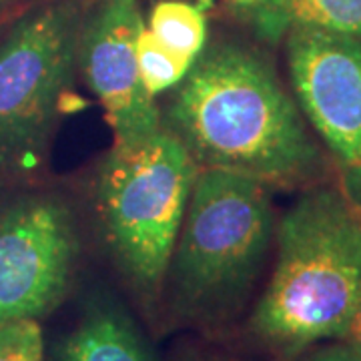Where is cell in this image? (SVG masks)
<instances>
[{
  "instance_id": "1",
  "label": "cell",
  "mask_w": 361,
  "mask_h": 361,
  "mask_svg": "<svg viewBox=\"0 0 361 361\" xmlns=\"http://www.w3.org/2000/svg\"><path fill=\"white\" fill-rule=\"evenodd\" d=\"M161 127L199 169H225L265 185L322 175L323 157L265 54L221 40L195 59L171 97Z\"/></svg>"
},
{
  "instance_id": "2",
  "label": "cell",
  "mask_w": 361,
  "mask_h": 361,
  "mask_svg": "<svg viewBox=\"0 0 361 361\" xmlns=\"http://www.w3.org/2000/svg\"><path fill=\"white\" fill-rule=\"evenodd\" d=\"M277 259L249 327L283 355L343 339L361 299V209L341 189L315 187L275 229Z\"/></svg>"
},
{
  "instance_id": "3",
  "label": "cell",
  "mask_w": 361,
  "mask_h": 361,
  "mask_svg": "<svg viewBox=\"0 0 361 361\" xmlns=\"http://www.w3.org/2000/svg\"><path fill=\"white\" fill-rule=\"evenodd\" d=\"M275 237L263 180L225 169H199L169 263L173 303L183 317L217 319L257 279Z\"/></svg>"
},
{
  "instance_id": "4",
  "label": "cell",
  "mask_w": 361,
  "mask_h": 361,
  "mask_svg": "<svg viewBox=\"0 0 361 361\" xmlns=\"http://www.w3.org/2000/svg\"><path fill=\"white\" fill-rule=\"evenodd\" d=\"M197 171L165 129L139 145H115L99 167L97 209L106 245L145 303L163 291Z\"/></svg>"
},
{
  "instance_id": "5",
  "label": "cell",
  "mask_w": 361,
  "mask_h": 361,
  "mask_svg": "<svg viewBox=\"0 0 361 361\" xmlns=\"http://www.w3.org/2000/svg\"><path fill=\"white\" fill-rule=\"evenodd\" d=\"M82 11L59 0L25 16L0 42V175L37 171L78 68Z\"/></svg>"
},
{
  "instance_id": "6",
  "label": "cell",
  "mask_w": 361,
  "mask_h": 361,
  "mask_svg": "<svg viewBox=\"0 0 361 361\" xmlns=\"http://www.w3.org/2000/svg\"><path fill=\"white\" fill-rule=\"evenodd\" d=\"M78 257L71 207L30 195L0 213V322L39 319L61 303Z\"/></svg>"
},
{
  "instance_id": "7",
  "label": "cell",
  "mask_w": 361,
  "mask_h": 361,
  "mask_svg": "<svg viewBox=\"0 0 361 361\" xmlns=\"http://www.w3.org/2000/svg\"><path fill=\"white\" fill-rule=\"evenodd\" d=\"M142 28L135 0H101L82 16L78 35V68L103 104L118 147L149 141L163 129L155 97L139 73L137 39Z\"/></svg>"
},
{
  "instance_id": "8",
  "label": "cell",
  "mask_w": 361,
  "mask_h": 361,
  "mask_svg": "<svg viewBox=\"0 0 361 361\" xmlns=\"http://www.w3.org/2000/svg\"><path fill=\"white\" fill-rule=\"evenodd\" d=\"M285 39L301 111L343 171L361 169V40L315 26Z\"/></svg>"
},
{
  "instance_id": "9",
  "label": "cell",
  "mask_w": 361,
  "mask_h": 361,
  "mask_svg": "<svg viewBox=\"0 0 361 361\" xmlns=\"http://www.w3.org/2000/svg\"><path fill=\"white\" fill-rule=\"evenodd\" d=\"M251 23L265 40H279L293 26H315L361 40V0H253Z\"/></svg>"
},
{
  "instance_id": "10",
  "label": "cell",
  "mask_w": 361,
  "mask_h": 361,
  "mask_svg": "<svg viewBox=\"0 0 361 361\" xmlns=\"http://www.w3.org/2000/svg\"><path fill=\"white\" fill-rule=\"evenodd\" d=\"M61 361H155L123 311L101 305L63 339Z\"/></svg>"
},
{
  "instance_id": "11",
  "label": "cell",
  "mask_w": 361,
  "mask_h": 361,
  "mask_svg": "<svg viewBox=\"0 0 361 361\" xmlns=\"http://www.w3.org/2000/svg\"><path fill=\"white\" fill-rule=\"evenodd\" d=\"M147 28L165 47L189 61H195L205 49L207 18L197 4L163 0L153 8Z\"/></svg>"
},
{
  "instance_id": "12",
  "label": "cell",
  "mask_w": 361,
  "mask_h": 361,
  "mask_svg": "<svg viewBox=\"0 0 361 361\" xmlns=\"http://www.w3.org/2000/svg\"><path fill=\"white\" fill-rule=\"evenodd\" d=\"M137 61L142 85L153 97L175 89L195 63L165 47L147 26L137 39Z\"/></svg>"
},
{
  "instance_id": "13",
  "label": "cell",
  "mask_w": 361,
  "mask_h": 361,
  "mask_svg": "<svg viewBox=\"0 0 361 361\" xmlns=\"http://www.w3.org/2000/svg\"><path fill=\"white\" fill-rule=\"evenodd\" d=\"M44 341L37 319L0 322V361H42Z\"/></svg>"
},
{
  "instance_id": "14",
  "label": "cell",
  "mask_w": 361,
  "mask_h": 361,
  "mask_svg": "<svg viewBox=\"0 0 361 361\" xmlns=\"http://www.w3.org/2000/svg\"><path fill=\"white\" fill-rule=\"evenodd\" d=\"M343 339H348V348L355 353V357L361 361V299L355 307V313H353V319L349 323L348 334Z\"/></svg>"
},
{
  "instance_id": "15",
  "label": "cell",
  "mask_w": 361,
  "mask_h": 361,
  "mask_svg": "<svg viewBox=\"0 0 361 361\" xmlns=\"http://www.w3.org/2000/svg\"><path fill=\"white\" fill-rule=\"evenodd\" d=\"M311 361H360L355 357V353L345 345V348H329L317 353Z\"/></svg>"
},
{
  "instance_id": "16",
  "label": "cell",
  "mask_w": 361,
  "mask_h": 361,
  "mask_svg": "<svg viewBox=\"0 0 361 361\" xmlns=\"http://www.w3.org/2000/svg\"><path fill=\"white\" fill-rule=\"evenodd\" d=\"M235 2H237V4H241V6H249V4H251V2H253V0H235Z\"/></svg>"
},
{
  "instance_id": "17",
  "label": "cell",
  "mask_w": 361,
  "mask_h": 361,
  "mask_svg": "<svg viewBox=\"0 0 361 361\" xmlns=\"http://www.w3.org/2000/svg\"><path fill=\"white\" fill-rule=\"evenodd\" d=\"M6 2H11V0H0V6H2V4H6Z\"/></svg>"
}]
</instances>
